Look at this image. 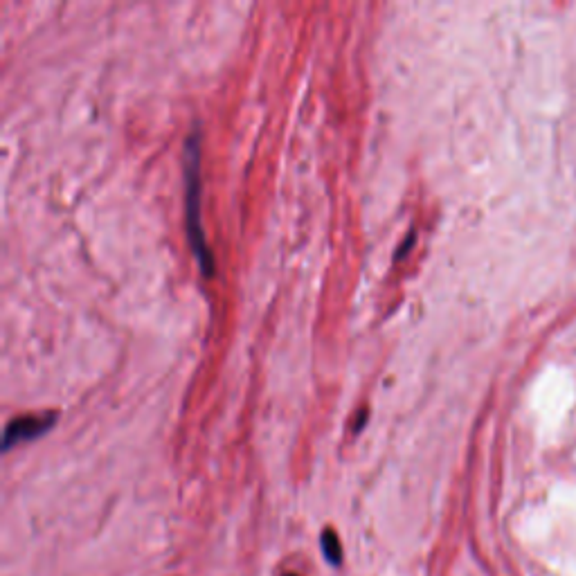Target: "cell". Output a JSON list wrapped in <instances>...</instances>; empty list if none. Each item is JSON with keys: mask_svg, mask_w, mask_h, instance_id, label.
Listing matches in <instances>:
<instances>
[{"mask_svg": "<svg viewBox=\"0 0 576 576\" xmlns=\"http://www.w3.org/2000/svg\"><path fill=\"white\" fill-rule=\"evenodd\" d=\"M57 421V414L45 412V414H25V417H16L7 423L5 437H3V450H12L14 446H21L25 441H32L36 437L45 435L52 428V423Z\"/></svg>", "mask_w": 576, "mask_h": 576, "instance_id": "cell-2", "label": "cell"}, {"mask_svg": "<svg viewBox=\"0 0 576 576\" xmlns=\"http://www.w3.org/2000/svg\"><path fill=\"white\" fill-rule=\"evenodd\" d=\"M185 174V216H187V239L192 246L198 268L205 277L214 275V257L207 246L205 230L201 223V131L194 129L185 144L183 153Z\"/></svg>", "mask_w": 576, "mask_h": 576, "instance_id": "cell-1", "label": "cell"}, {"mask_svg": "<svg viewBox=\"0 0 576 576\" xmlns=\"http://www.w3.org/2000/svg\"><path fill=\"white\" fill-rule=\"evenodd\" d=\"M414 239H417V237H414V234H410V237L403 241V246L399 248V255H396V259H403L405 255H408V250H410V246L414 243Z\"/></svg>", "mask_w": 576, "mask_h": 576, "instance_id": "cell-4", "label": "cell"}, {"mask_svg": "<svg viewBox=\"0 0 576 576\" xmlns=\"http://www.w3.org/2000/svg\"><path fill=\"white\" fill-rule=\"evenodd\" d=\"M320 547H322V556L324 561H327L331 567H338L342 563V545H340V538L336 531L331 529H324L322 536H320Z\"/></svg>", "mask_w": 576, "mask_h": 576, "instance_id": "cell-3", "label": "cell"}, {"mask_svg": "<svg viewBox=\"0 0 576 576\" xmlns=\"http://www.w3.org/2000/svg\"><path fill=\"white\" fill-rule=\"evenodd\" d=\"M284 576H297V574H293V572H288V574H284Z\"/></svg>", "mask_w": 576, "mask_h": 576, "instance_id": "cell-5", "label": "cell"}]
</instances>
